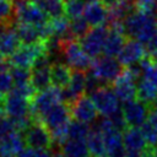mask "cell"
<instances>
[{
    "instance_id": "30bf717a",
    "label": "cell",
    "mask_w": 157,
    "mask_h": 157,
    "mask_svg": "<svg viewBox=\"0 0 157 157\" xmlns=\"http://www.w3.org/2000/svg\"><path fill=\"white\" fill-rule=\"evenodd\" d=\"M47 52V47L44 43L37 44H22L10 58L11 66H20V67H28L31 69L36 59Z\"/></svg>"
},
{
    "instance_id": "836d02e7",
    "label": "cell",
    "mask_w": 157,
    "mask_h": 157,
    "mask_svg": "<svg viewBox=\"0 0 157 157\" xmlns=\"http://www.w3.org/2000/svg\"><path fill=\"white\" fill-rule=\"evenodd\" d=\"M141 131L144 134L147 145L152 147H157V129L148 120L144 123V125L141 126Z\"/></svg>"
},
{
    "instance_id": "bcb514c9",
    "label": "cell",
    "mask_w": 157,
    "mask_h": 157,
    "mask_svg": "<svg viewBox=\"0 0 157 157\" xmlns=\"http://www.w3.org/2000/svg\"><path fill=\"white\" fill-rule=\"evenodd\" d=\"M152 157H157V147L153 148V153H152Z\"/></svg>"
},
{
    "instance_id": "8fae6325",
    "label": "cell",
    "mask_w": 157,
    "mask_h": 157,
    "mask_svg": "<svg viewBox=\"0 0 157 157\" xmlns=\"http://www.w3.org/2000/svg\"><path fill=\"white\" fill-rule=\"evenodd\" d=\"M121 110L128 126L141 128L144 123L148 120V115H150L148 105L145 102L140 101L139 98H135L129 102H124Z\"/></svg>"
},
{
    "instance_id": "74e56055",
    "label": "cell",
    "mask_w": 157,
    "mask_h": 157,
    "mask_svg": "<svg viewBox=\"0 0 157 157\" xmlns=\"http://www.w3.org/2000/svg\"><path fill=\"white\" fill-rule=\"evenodd\" d=\"M108 118L110 119L113 126H114L117 130H119V131H124L126 128H129L128 124H126V120H125V118H124V114H123V110H121V109H118L115 113H113V114L109 115Z\"/></svg>"
},
{
    "instance_id": "ee69618b",
    "label": "cell",
    "mask_w": 157,
    "mask_h": 157,
    "mask_svg": "<svg viewBox=\"0 0 157 157\" xmlns=\"http://www.w3.org/2000/svg\"><path fill=\"white\" fill-rule=\"evenodd\" d=\"M52 157H67V156H66V155H65L63 151H56V152H55V153H54Z\"/></svg>"
},
{
    "instance_id": "277c9868",
    "label": "cell",
    "mask_w": 157,
    "mask_h": 157,
    "mask_svg": "<svg viewBox=\"0 0 157 157\" xmlns=\"http://www.w3.org/2000/svg\"><path fill=\"white\" fill-rule=\"evenodd\" d=\"M90 70L102 81L103 85H109L118 78V76L123 72L124 67L123 64L114 56L99 55L94 58Z\"/></svg>"
},
{
    "instance_id": "f546056e",
    "label": "cell",
    "mask_w": 157,
    "mask_h": 157,
    "mask_svg": "<svg viewBox=\"0 0 157 157\" xmlns=\"http://www.w3.org/2000/svg\"><path fill=\"white\" fill-rule=\"evenodd\" d=\"M91 131H92V129L90 128L88 124L78 121V120H74V121H70L67 125V139L86 141V139L88 137Z\"/></svg>"
},
{
    "instance_id": "b9f144b4",
    "label": "cell",
    "mask_w": 157,
    "mask_h": 157,
    "mask_svg": "<svg viewBox=\"0 0 157 157\" xmlns=\"http://www.w3.org/2000/svg\"><path fill=\"white\" fill-rule=\"evenodd\" d=\"M148 121L157 129V109L150 110V115H148Z\"/></svg>"
},
{
    "instance_id": "1f68e13d",
    "label": "cell",
    "mask_w": 157,
    "mask_h": 157,
    "mask_svg": "<svg viewBox=\"0 0 157 157\" xmlns=\"http://www.w3.org/2000/svg\"><path fill=\"white\" fill-rule=\"evenodd\" d=\"M85 1L83 0H65V15L69 20H74L81 17L85 11Z\"/></svg>"
},
{
    "instance_id": "7bdbcfd3",
    "label": "cell",
    "mask_w": 157,
    "mask_h": 157,
    "mask_svg": "<svg viewBox=\"0 0 157 157\" xmlns=\"http://www.w3.org/2000/svg\"><path fill=\"white\" fill-rule=\"evenodd\" d=\"M124 157H142V151H135V150H126Z\"/></svg>"
},
{
    "instance_id": "f1b7e54d",
    "label": "cell",
    "mask_w": 157,
    "mask_h": 157,
    "mask_svg": "<svg viewBox=\"0 0 157 157\" xmlns=\"http://www.w3.org/2000/svg\"><path fill=\"white\" fill-rule=\"evenodd\" d=\"M52 18L65 13V0H33Z\"/></svg>"
},
{
    "instance_id": "ac0fdd59",
    "label": "cell",
    "mask_w": 157,
    "mask_h": 157,
    "mask_svg": "<svg viewBox=\"0 0 157 157\" xmlns=\"http://www.w3.org/2000/svg\"><path fill=\"white\" fill-rule=\"evenodd\" d=\"M25 147L26 142L22 131L15 130L0 140V157H16Z\"/></svg>"
},
{
    "instance_id": "7402d4cb",
    "label": "cell",
    "mask_w": 157,
    "mask_h": 157,
    "mask_svg": "<svg viewBox=\"0 0 157 157\" xmlns=\"http://www.w3.org/2000/svg\"><path fill=\"white\" fill-rule=\"evenodd\" d=\"M16 32L21 40V44H37L44 43L40 27L25 25V23H16Z\"/></svg>"
},
{
    "instance_id": "4fadbf2b",
    "label": "cell",
    "mask_w": 157,
    "mask_h": 157,
    "mask_svg": "<svg viewBox=\"0 0 157 157\" xmlns=\"http://www.w3.org/2000/svg\"><path fill=\"white\" fill-rule=\"evenodd\" d=\"M70 117H71L70 105L64 102H59L55 105H53L40 118V121L49 129V131H53L55 129L67 126L70 123Z\"/></svg>"
},
{
    "instance_id": "c3c4849f",
    "label": "cell",
    "mask_w": 157,
    "mask_h": 157,
    "mask_svg": "<svg viewBox=\"0 0 157 157\" xmlns=\"http://www.w3.org/2000/svg\"><path fill=\"white\" fill-rule=\"evenodd\" d=\"M103 157H104V156H103Z\"/></svg>"
},
{
    "instance_id": "60d3db41",
    "label": "cell",
    "mask_w": 157,
    "mask_h": 157,
    "mask_svg": "<svg viewBox=\"0 0 157 157\" xmlns=\"http://www.w3.org/2000/svg\"><path fill=\"white\" fill-rule=\"evenodd\" d=\"M146 45H147V47H146L147 53H148L150 55H155V54H157V33L155 34V37H153Z\"/></svg>"
},
{
    "instance_id": "d6986e66",
    "label": "cell",
    "mask_w": 157,
    "mask_h": 157,
    "mask_svg": "<svg viewBox=\"0 0 157 157\" xmlns=\"http://www.w3.org/2000/svg\"><path fill=\"white\" fill-rule=\"evenodd\" d=\"M125 43H126V36L123 32L109 28V33L105 38L104 47H103L104 55L114 56V58L118 56Z\"/></svg>"
},
{
    "instance_id": "6da1fadb",
    "label": "cell",
    "mask_w": 157,
    "mask_h": 157,
    "mask_svg": "<svg viewBox=\"0 0 157 157\" xmlns=\"http://www.w3.org/2000/svg\"><path fill=\"white\" fill-rule=\"evenodd\" d=\"M124 33L126 37L147 44L157 33V17L155 12L134 10L124 20Z\"/></svg>"
},
{
    "instance_id": "e575fe53",
    "label": "cell",
    "mask_w": 157,
    "mask_h": 157,
    "mask_svg": "<svg viewBox=\"0 0 157 157\" xmlns=\"http://www.w3.org/2000/svg\"><path fill=\"white\" fill-rule=\"evenodd\" d=\"M13 80L9 71H0V97L6 96L13 88Z\"/></svg>"
},
{
    "instance_id": "f35d334b",
    "label": "cell",
    "mask_w": 157,
    "mask_h": 157,
    "mask_svg": "<svg viewBox=\"0 0 157 157\" xmlns=\"http://www.w3.org/2000/svg\"><path fill=\"white\" fill-rule=\"evenodd\" d=\"M13 15V2L10 0H0V21L12 20Z\"/></svg>"
},
{
    "instance_id": "d4e9b609",
    "label": "cell",
    "mask_w": 157,
    "mask_h": 157,
    "mask_svg": "<svg viewBox=\"0 0 157 157\" xmlns=\"http://www.w3.org/2000/svg\"><path fill=\"white\" fill-rule=\"evenodd\" d=\"M60 148L67 157H91L88 146L85 140L67 139L60 146Z\"/></svg>"
},
{
    "instance_id": "ba28073f",
    "label": "cell",
    "mask_w": 157,
    "mask_h": 157,
    "mask_svg": "<svg viewBox=\"0 0 157 157\" xmlns=\"http://www.w3.org/2000/svg\"><path fill=\"white\" fill-rule=\"evenodd\" d=\"M91 98L98 110L103 117H109L115 113L119 108V98L114 93L113 88L108 85H103L91 93Z\"/></svg>"
},
{
    "instance_id": "603a6c76",
    "label": "cell",
    "mask_w": 157,
    "mask_h": 157,
    "mask_svg": "<svg viewBox=\"0 0 157 157\" xmlns=\"http://www.w3.org/2000/svg\"><path fill=\"white\" fill-rule=\"evenodd\" d=\"M72 75V69L67 64L54 63L50 66V77L52 85L59 88H64L69 85Z\"/></svg>"
},
{
    "instance_id": "3957f363",
    "label": "cell",
    "mask_w": 157,
    "mask_h": 157,
    "mask_svg": "<svg viewBox=\"0 0 157 157\" xmlns=\"http://www.w3.org/2000/svg\"><path fill=\"white\" fill-rule=\"evenodd\" d=\"M61 55L65 59V63L72 70L87 71L91 69L92 60L91 56L86 54L81 43L77 39H69L61 42Z\"/></svg>"
},
{
    "instance_id": "9c48e42d",
    "label": "cell",
    "mask_w": 157,
    "mask_h": 157,
    "mask_svg": "<svg viewBox=\"0 0 157 157\" xmlns=\"http://www.w3.org/2000/svg\"><path fill=\"white\" fill-rule=\"evenodd\" d=\"M108 33H109V27L103 25V26L92 27L88 31V33L81 38L80 43L88 56L97 58L101 55Z\"/></svg>"
},
{
    "instance_id": "484cf974",
    "label": "cell",
    "mask_w": 157,
    "mask_h": 157,
    "mask_svg": "<svg viewBox=\"0 0 157 157\" xmlns=\"http://www.w3.org/2000/svg\"><path fill=\"white\" fill-rule=\"evenodd\" d=\"M86 144L88 146L91 157H103L105 153V145H104V139L103 134L97 129H92L91 134L86 139Z\"/></svg>"
},
{
    "instance_id": "4316f807",
    "label": "cell",
    "mask_w": 157,
    "mask_h": 157,
    "mask_svg": "<svg viewBox=\"0 0 157 157\" xmlns=\"http://www.w3.org/2000/svg\"><path fill=\"white\" fill-rule=\"evenodd\" d=\"M32 76H31V83L36 88V91H42L48 87H50L52 77H50V66L47 67H38V69H31Z\"/></svg>"
},
{
    "instance_id": "44dd1931",
    "label": "cell",
    "mask_w": 157,
    "mask_h": 157,
    "mask_svg": "<svg viewBox=\"0 0 157 157\" xmlns=\"http://www.w3.org/2000/svg\"><path fill=\"white\" fill-rule=\"evenodd\" d=\"M21 47V40L16 32V25L0 36V56L10 58Z\"/></svg>"
},
{
    "instance_id": "5bb4252c",
    "label": "cell",
    "mask_w": 157,
    "mask_h": 157,
    "mask_svg": "<svg viewBox=\"0 0 157 157\" xmlns=\"http://www.w3.org/2000/svg\"><path fill=\"white\" fill-rule=\"evenodd\" d=\"M70 110H71V117L75 120H78L86 124L94 121L98 115V110L92 98L85 94H82L72 104H70Z\"/></svg>"
},
{
    "instance_id": "2e32d148",
    "label": "cell",
    "mask_w": 157,
    "mask_h": 157,
    "mask_svg": "<svg viewBox=\"0 0 157 157\" xmlns=\"http://www.w3.org/2000/svg\"><path fill=\"white\" fill-rule=\"evenodd\" d=\"M82 16L91 27L103 26L108 22L109 10L102 0H92L86 4Z\"/></svg>"
},
{
    "instance_id": "9a60e30c",
    "label": "cell",
    "mask_w": 157,
    "mask_h": 157,
    "mask_svg": "<svg viewBox=\"0 0 157 157\" xmlns=\"http://www.w3.org/2000/svg\"><path fill=\"white\" fill-rule=\"evenodd\" d=\"M147 49L145 48L144 43L137 39H128L124 44L120 54L118 55V60L123 64V66H130L132 64L140 63L147 54Z\"/></svg>"
},
{
    "instance_id": "8d00e7d4",
    "label": "cell",
    "mask_w": 157,
    "mask_h": 157,
    "mask_svg": "<svg viewBox=\"0 0 157 157\" xmlns=\"http://www.w3.org/2000/svg\"><path fill=\"white\" fill-rule=\"evenodd\" d=\"M101 86H103V83H102V81L90 70V71H87L86 72V92L88 93V94H91L92 92H94L97 88H99Z\"/></svg>"
},
{
    "instance_id": "7c38bea8",
    "label": "cell",
    "mask_w": 157,
    "mask_h": 157,
    "mask_svg": "<svg viewBox=\"0 0 157 157\" xmlns=\"http://www.w3.org/2000/svg\"><path fill=\"white\" fill-rule=\"evenodd\" d=\"M5 113L11 119L31 117V99L11 90L5 96Z\"/></svg>"
},
{
    "instance_id": "ab89813d",
    "label": "cell",
    "mask_w": 157,
    "mask_h": 157,
    "mask_svg": "<svg viewBox=\"0 0 157 157\" xmlns=\"http://www.w3.org/2000/svg\"><path fill=\"white\" fill-rule=\"evenodd\" d=\"M16 157H52L48 153V150H36L26 146Z\"/></svg>"
},
{
    "instance_id": "d590c367",
    "label": "cell",
    "mask_w": 157,
    "mask_h": 157,
    "mask_svg": "<svg viewBox=\"0 0 157 157\" xmlns=\"http://www.w3.org/2000/svg\"><path fill=\"white\" fill-rule=\"evenodd\" d=\"M16 130L13 121L6 114H0V140Z\"/></svg>"
},
{
    "instance_id": "83f0119b",
    "label": "cell",
    "mask_w": 157,
    "mask_h": 157,
    "mask_svg": "<svg viewBox=\"0 0 157 157\" xmlns=\"http://www.w3.org/2000/svg\"><path fill=\"white\" fill-rule=\"evenodd\" d=\"M137 98L145 102L147 105L157 99V87L150 81L140 77L137 82Z\"/></svg>"
},
{
    "instance_id": "4dcf8cb0",
    "label": "cell",
    "mask_w": 157,
    "mask_h": 157,
    "mask_svg": "<svg viewBox=\"0 0 157 157\" xmlns=\"http://www.w3.org/2000/svg\"><path fill=\"white\" fill-rule=\"evenodd\" d=\"M9 72L13 80L15 86H25V85L31 83V76H32L31 69L20 67V66H11Z\"/></svg>"
},
{
    "instance_id": "f6af8a7d",
    "label": "cell",
    "mask_w": 157,
    "mask_h": 157,
    "mask_svg": "<svg viewBox=\"0 0 157 157\" xmlns=\"http://www.w3.org/2000/svg\"><path fill=\"white\" fill-rule=\"evenodd\" d=\"M151 56V59H152V61L155 63V65L157 66V54H155V55H150Z\"/></svg>"
},
{
    "instance_id": "52a82bcc",
    "label": "cell",
    "mask_w": 157,
    "mask_h": 157,
    "mask_svg": "<svg viewBox=\"0 0 157 157\" xmlns=\"http://www.w3.org/2000/svg\"><path fill=\"white\" fill-rule=\"evenodd\" d=\"M139 77L129 69L124 67L123 72L118 76V78L112 83V88L119 101L129 102L137 98V82Z\"/></svg>"
},
{
    "instance_id": "7dc6e473",
    "label": "cell",
    "mask_w": 157,
    "mask_h": 157,
    "mask_svg": "<svg viewBox=\"0 0 157 157\" xmlns=\"http://www.w3.org/2000/svg\"><path fill=\"white\" fill-rule=\"evenodd\" d=\"M88 1H92V0H88Z\"/></svg>"
},
{
    "instance_id": "7a4b0ae2",
    "label": "cell",
    "mask_w": 157,
    "mask_h": 157,
    "mask_svg": "<svg viewBox=\"0 0 157 157\" xmlns=\"http://www.w3.org/2000/svg\"><path fill=\"white\" fill-rule=\"evenodd\" d=\"M12 2L17 23L42 27L49 22V16L33 0H13Z\"/></svg>"
},
{
    "instance_id": "5b68a950",
    "label": "cell",
    "mask_w": 157,
    "mask_h": 157,
    "mask_svg": "<svg viewBox=\"0 0 157 157\" xmlns=\"http://www.w3.org/2000/svg\"><path fill=\"white\" fill-rule=\"evenodd\" d=\"M59 102H61V88L50 86L38 91L31 99V117L34 120H40V118Z\"/></svg>"
},
{
    "instance_id": "d6a6232c",
    "label": "cell",
    "mask_w": 157,
    "mask_h": 157,
    "mask_svg": "<svg viewBox=\"0 0 157 157\" xmlns=\"http://www.w3.org/2000/svg\"><path fill=\"white\" fill-rule=\"evenodd\" d=\"M90 27L91 26L87 23V21L83 18V16L77 17V18H74V20H70V29H71L72 36L76 39L85 37L88 33Z\"/></svg>"
},
{
    "instance_id": "e0dca14e",
    "label": "cell",
    "mask_w": 157,
    "mask_h": 157,
    "mask_svg": "<svg viewBox=\"0 0 157 157\" xmlns=\"http://www.w3.org/2000/svg\"><path fill=\"white\" fill-rule=\"evenodd\" d=\"M101 132L103 134L107 157H124L126 148L124 146L121 132L114 128L107 129Z\"/></svg>"
},
{
    "instance_id": "cb8c5ba5",
    "label": "cell",
    "mask_w": 157,
    "mask_h": 157,
    "mask_svg": "<svg viewBox=\"0 0 157 157\" xmlns=\"http://www.w3.org/2000/svg\"><path fill=\"white\" fill-rule=\"evenodd\" d=\"M49 27L52 36L61 39V40H69V39H76L70 29V21L65 16H59L49 20Z\"/></svg>"
},
{
    "instance_id": "ffe728a7",
    "label": "cell",
    "mask_w": 157,
    "mask_h": 157,
    "mask_svg": "<svg viewBox=\"0 0 157 157\" xmlns=\"http://www.w3.org/2000/svg\"><path fill=\"white\" fill-rule=\"evenodd\" d=\"M123 141L126 150H135V151H144L148 145L144 137L141 129L139 128H126L123 131Z\"/></svg>"
},
{
    "instance_id": "8992f818",
    "label": "cell",
    "mask_w": 157,
    "mask_h": 157,
    "mask_svg": "<svg viewBox=\"0 0 157 157\" xmlns=\"http://www.w3.org/2000/svg\"><path fill=\"white\" fill-rule=\"evenodd\" d=\"M22 134L26 146L36 150H49L54 144L49 129L40 120H33Z\"/></svg>"
}]
</instances>
